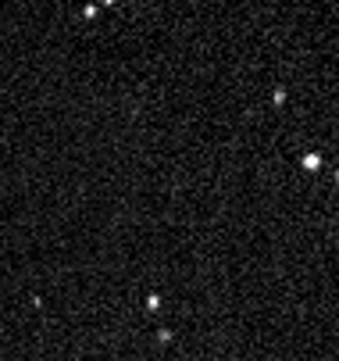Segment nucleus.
<instances>
[{
  "mask_svg": "<svg viewBox=\"0 0 339 361\" xmlns=\"http://www.w3.org/2000/svg\"><path fill=\"white\" fill-rule=\"evenodd\" d=\"M336 179H339V175H336Z\"/></svg>",
  "mask_w": 339,
  "mask_h": 361,
  "instance_id": "f257e3e1",
  "label": "nucleus"
}]
</instances>
